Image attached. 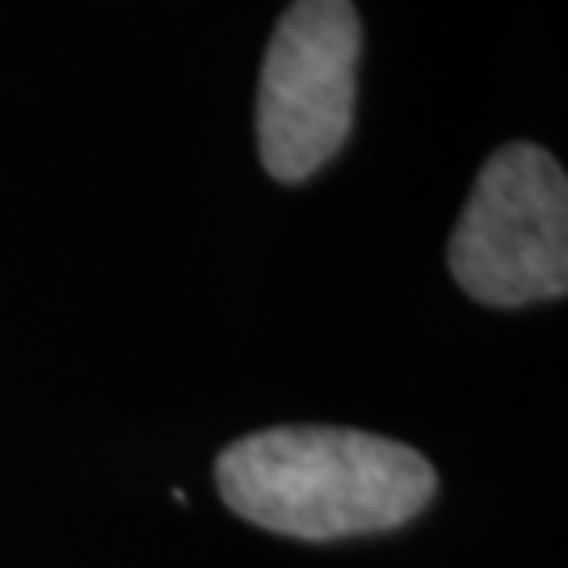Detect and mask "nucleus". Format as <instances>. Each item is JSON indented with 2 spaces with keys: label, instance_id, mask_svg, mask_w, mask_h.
<instances>
[{
  "label": "nucleus",
  "instance_id": "obj_2",
  "mask_svg": "<svg viewBox=\"0 0 568 568\" xmlns=\"http://www.w3.org/2000/svg\"><path fill=\"white\" fill-rule=\"evenodd\" d=\"M447 262L455 283L488 307L560 300L568 286V182L535 143L493 152L471 185Z\"/></svg>",
  "mask_w": 568,
  "mask_h": 568
},
{
  "label": "nucleus",
  "instance_id": "obj_1",
  "mask_svg": "<svg viewBox=\"0 0 568 568\" xmlns=\"http://www.w3.org/2000/svg\"><path fill=\"white\" fill-rule=\"evenodd\" d=\"M232 514L286 539H349L405 527L438 493L422 450L366 429L278 426L215 459Z\"/></svg>",
  "mask_w": 568,
  "mask_h": 568
},
{
  "label": "nucleus",
  "instance_id": "obj_3",
  "mask_svg": "<svg viewBox=\"0 0 568 568\" xmlns=\"http://www.w3.org/2000/svg\"><path fill=\"white\" fill-rule=\"evenodd\" d=\"M363 21L354 0H295L262 60L257 148L274 182L321 173L354 126Z\"/></svg>",
  "mask_w": 568,
  "mask_h": 568
}]
</instances>
